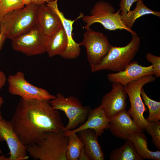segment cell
<instances>
[{
  "label": "cell",
  "mask_w": 160,
  "mask_h": 160,
  "mask_svg": "<svg viewBox=\"0 0 160 160\" xmlns=\"http://www.w3.org/2000/svg\"><path fill=\"white\" fill-rule=\"evenodd\" d=\"M50 101L20 97L10 121L24 145L40 143L47 132H63L65 127L60 113L51 105Z\"/></svg>",
  "instance_id": "cell-1"
},
{
  "label": "cell",
  "mask_w": 160,
  "mask_h": 160,
  "mask_svg": "<svg viewBox=\"0 0 160 160\" xmlns=\"http://www.w3.org/2000/svg\"><path fill=\"white\" fill-rule=\"evenodd\" d=\"M39 5L31 3L6 14L0 19V32L6 39L11 40L28 31L38 23L36 13Z\"/></svg>",
  "instance_id": "cell-2"
},
{
  "label": "cell",
  "mask_w": 160,
  "mask_h": 160,
  "mask_svg": "<svg viewBox=\"0 0 160 160\" xmlns=\"http://www.w3.org/2000/svg\"><path fill=\"white\" fill-rule=\"evenodd\" d=\"M68 141V137L65 136L63 132H47L41 142L27 146V152L35 160H67Z\"/></svg>",
  "instance_id": "cell-3"
},
{
  "label": "cell",
  "mask_w": 160,
  "mask_h": 160,
  "mask_svg": "<svg viewBox=\"0 0 160 160\" xmlns=\"http://www.w3.org/2000/svg\"><path fill=\"white\" fill-rule=\"evenodd\" d=\"M132 39L122 47L112 46L107 54L98 65L91 67L92 72L103 70L119 72L124 70L132 62L138 51L140 39L135 32Z\"/></svg>",
  "instance_id": "cell-4"
},
{
  "label": "cell",
  "mask_w": 160,
  "mask_h": 160,
  "mask_svg": "<svg viewBox=\"0 0 160 160\" xmlns=\"http://www.w3.org/2000/svg\"><path fill=\"white\" fill-rule=\"evenodd\" d=\"M120 8L116 12L110 3L103 1L97 2L91 10L90 15L84 16L82 20L86 23L84 28L87 30L93 24H101L106 29L110 31L124 30L131 34L135 31L127 28L122 21Z\"/></svg>",
  "instance_id": "cell-5"
},
{
  "label": "cell",
  "mask_w": 160,
  "mask_h": 160,
  "mask_svg": "<svg viewBox=\"0 0 160 160\" xmlns=\"http://www.w3.org/2000/svg\"><path fill=\"white\" fill-rule=\"evenodd\" d=\"M50 103L54 109L64 112L68 119L63 132L74 129L84 123L92 109L89 106H83L76 97H65L60 93H58L55 98L50 100Z\"/></svg>",
  "instance_id": "cell-6"
},
{
  "label": "cell",
  "mask_w": 160,
  "mask_h": 160,
  "mask_svg": "<svg viewBox=\"0 0 160 160\" xmlns=\"http://www.w3.org/2000/svg\"><path fill=\"white\" fill-rule=\"evenodd\" d=\"M156 78L153 75L145 76L124 86L131 105L127 112L142 131L145 130L148 123L143 115L146 108L141 96V90L144 85L154 81Z\"/></svg>",
  "instance_id": "cell-7"
},
{
  "label": "cell",
  "mask_w": 160,
  "mask_h": 160,
  "mask_svg": "<svg viewBox=\"0 0 160 160\" xmlns=\"http://www.w3.org/2000/svg\"><path fill=\"white\" fill-rule=\"evenodd\" d=\"M48 37L45 35L37 24L28 31L11 39L13 50L28 56L46 52Z\"/></svg>",
  "instance_id": "cell-8"
},
{
  "label": "cell",
  "mask_w": 160,
  "mask_h": 160,
  "mask_svg": "<svg viewBox=\"0 0 160 160\" xmlns=\"http://www.w3.org/2000/svg\"><path fill=\"white\" fill-rule=\"evenodd\" d=\"M84 34V39L80 43L86 49L87 57L91 68L99 64L107 54L112 46L107 36L102 33L90 28Z\"/></svg>",
  "instance_id": "cell-9"
},
{
  "label": "cell",
  "mask_w": 160,
  "mask_h": 160,
  "mask_svg": "<svg viewBox=\"0 0 160 160\" xmlns=\"http://www.w3.org/2000/svg\"><path fill=\"white\" fill-rule=\"evenodd\" d=\"M7 80L9 92L12 95H19L25 99L45 101H50L56 97L46 89L29 83L25 79L24 73L21 71L10 75Z\"/></svg>",
  "instance_id": "cell-10"
},
{
  "label": "cell",
  "mask_w": 160,
  "mask_h": 160,
  "mask_svg": "<svg viewBox=\"0 0 160 160\" xmlns=\"http://www.w3.org/2000/svg\"><path fill=\"white\" fill-rule=\"evenodd\" d=\"M5 141L9 150L8 158L0 156V160H24L29 158L27 156V146L24 145L14 131L10 121L2 118L0 119V142Z\"/></svg>",
  "instance_id": "cell-11"
},
{
  "label": "cell",
  "mask_w": 160,
  "mask_h": 160,
  "mask_svg": "<svg viewBox=\"0 0 160 160\" xmlns=\"http://www.w3.org/2000/svg\"><path fill=\"white\" fill-rule=\"evenodd\" d=\"M127 95L123 85L112 83V89L103 97L100 105L109 119L126 109Z\"/></svg>",
  "instance_id": "cell-12"
},
{
  "label": "cell",
  "mask_w": 160,
  "mask_h": 160,
  "mask_svg": "<svg viewBox=\"0 0 160 160\" xmlns=\"http://www.w3.org/2000/svg\"><path fill=\"white\" fill-rule=\"evenodd\" d=\"M57 0L51 1L46 5L51 8L57 15L61 22L68 38L67 47L64 53L61 55L62 57L68 59H76L79 56L80 53L79 43H76L73 39L72 36L73 25L75 21L80 18L83 17L84 15L80 13L75 20H71L66 18L63 13L59 9Z\"/></svg>",
  "instance_id": "cell-13"
},
{
  "label": "cell",
  "mask_w": 160,
  "mask_h": 160,
  "mask_svg": "<svg viewBox=\"0 0 160 160\" xmlns=\"http://www.w3.org/2000/svg\"><path fill=\"white\" fill-rule=\"evenodd\" d=\"M153 75L152 65L144 66L134 60L124 70L116 73L108 74L107 76L108 81L111 82L119 83L124 86L143 76Z\"/></svg>",
  "instance_id": "cell-14"
},
{
  "label": "cell",
  "mask_w": 160,
  "mask_h": 160,
  "mask_svg": "<svg viewBox=\"0 0 160 160\" xmlns=\"http://www.w3.org/2000/svg\"><path fill=\"white\" fill-rule=\"evenodd\" d=\"M109 120L106 116L100 105L91 109L87 120L79 127L72 130L63 132L65 137L84 130L91 129L94 130L97 136H100L104 130L109 129Z\"/></svg>",
  "instance_id": "cell-15"
},
{
  "label": "cell",
  "mask_w": 160,
  "mask_h": 160,
  "mask_svg": "<svg viewBox=\"0 0 160 160\" xmlns=\"http://www.w3.org/2000/svg\"><path fill=\"white\" fill-rule=\"evenodd\" d=\"M109 120V129L114 136L127 140L129 134L142 131L128 114L126 109L119 113Z\"/></svg>",
  "instance_id": "cell-16"
},
{
  "label": "cell",
  "mask_w": 160,
  "mask_h": 160,
  "mask_svg": "<svg viewBox=\"0 0 160 160\" xmlns=\"http://www.w3.org/2000/svg\"><path fill=\"white\" fill-rule=\"evenodd\" d=\"M36 17L38 24L44 34L48 37L62 25L57 15L46 4L39 5Z\"/></svg>",
  "instance_id": "cell-17"
},
{
  "label": "cell",
  "mask_w": 160,
  "mask_h": 160,
  "mask_svg": "<svg viewBox=\"0 0 160 160\" xmlns=\"http://www.w3.org/2000/svg\"><path fill=\"white\" fill-rule=\"evenodd\" d=\"M77 135L83 143L86 152L90 160H104L105 154L94 130L88 129L80 131Z\"/></svg>",
  "instance_id": "cell-18"
},
{
  "label": "cell",
  "mask_w": 160,
  "mask_h": 160,
  "mask_svg": "<svg viewBox=\"0 0 160 160\" xmlns=\"http://www.w3.org/2000/svg\"><path fill=\"white\" fill-rule=\"evenodd\" d=\"M127 139L132 143L137 155L143 159L160 160V151H152L148 146V140L143 132H138L129 134Z\"/></svg>",
  "instance_id": "cell-19"
},
{
  "label": "cell",
  "mask_w": 160,
  "mask_h": 160,
  "mask_svg": "<svg viewBox=\"0 0 160 160\" xmlns=\"http://www.w3.org/2000/svg\"><path fill=\"white\" fill-rule=\"evenodd\" d=\"M68 43L67 36L62 25L48 37L46 52L49 57L56 55L61 56L65 50Z\"/></svg>",
  "instance_id": "cell-20"
},
{
  "label": "cell",
  "mask_w": 160,
  "mask_h": 160,
  "mask_svg": "<svg viewBox=\"0 0 160 160\" xmlns=\"http://www.w3.org/2000/svg\"><path fill=\"white\" fill-rule=\"evenodd\" d=\"M134 10L130 11L126 14L121 16V18L125 26L129 29L132 28L136 20L138 18L148 14H152L160 17V12L153 10L146 6L143 0H137Z\"/></svg>",
  "instance_id": "cell-21"
},
{
  "label": "cell",
  "mask_w": 160,
  "mask_h": 160,
  "mask_svg": "<svg viewBox=\"0 0 160 160\" xmlns=\"http://www.w3.org/2000/svg\"><path fill=\"white\" fill-rule=\"evenodd\" d=\"M120 147L114 149L111 152L110 160H142L137 155L132 141L128 139Z\"/></svg>",
  "instance_id": "cell-22"
},
{
  "label": "cell",
  "mask_w": 160,
  "mask_h": 160,
  "mask_svg": "<svg viewBox=\"0 0 160 160\" xmlns=\"http://www.w3.org/2000/svg\"><path fill=\"white\" fill-rule=\"evenodd\" d=\"M68 141L66 156L67 160H78L81 149L84 147L83 143L76 133L68 136Z\"/></svg>",
  "instance_id": "cell-23"
},
{
  "label": "cell",
  "mask_w": 160,
  "mask_h": 160,
  "mask_svg": "<svg viewBox=\"0 0 160 160\" xmlns=\"http://www.w3.org/2000/svg\"><path fill=\"white\" fill-rule=\"evenodd\" d=\"M141 96L149 111L148 117L145 119L148 122L156 121L160 120V102L150 98L143 88L141 90Z\"/></svg>",
  "instance_id": "cell-24"
},
{
  "label": "cell",
  "mask_w": 160,
  "mask_h": 160,
  "mask_svg": "<svg viewBox=\"0 0 160 160\" xmlns=\"http://www.w3.org/2000/svg\"><path fill=\"white\" fill-rule=\"evenodd\" d=\"M22 0H0V19L8 13L24 8Z\"/></svg>",
  "instance_id": "cell-25"
},
{
  "label": "cell",
  "mask_w": 160,
  "mask_h": 160,
  "mask_svg": "<svg viewBox=\"0 0 160 160\" xmlns=\"http://www.w3.org/2000/svg\"><path fill=\"white\" fill-rule=\"evenodd\" d=\"M145 130L152 138L153 145L160 151V121L148 122Z\"/></svg>",
  "instance_id": "cell-26"
},
{
  "label": "cell",
  "mask_w": 160,
  "mask_h": 160,
  "mask_svg": "<svg viewBox=\"0 0 160 160\" xmlns=\"http://www.w3.org/2000/svg\"><path fill=\"white\" fill-rule=\"evenodd\" d=\"M147 60L152 64L153 75L156 78L160 77V57L151 54L150 52L146 55Z\"/></svg>",
  "instance_id": "cell-27"
},
{
  "label": "cell",
  "mask_w": 160,
  "mask_h": 160,
  "mask_svg": "<svg viewBox=\"0 0 160 160\" xmlns=\"http://www.w3.org/2000/svg\"><path fill=\"white\" fill-rule=\"evenodd\" d=\"M137 0H121L119 6L121 9V16L126 14L130 10L132 4Z\"/></svg>",
  "instance_id": "cell-28"
},
{
  "label": "cell",
  "mask_w": 160,
  "mask_h": 160,
  "mask_svg": "<svg viewBox=\"0 0 160 160\" xmlns=\"http://www.w3.org/2000/svg\"><path fill=\"white\" fill-rule=\"evenodd\" d=\"M90 160L87 155L84 147L81 149L79 157L78 160Z\"/></svg>",
  "instance_id": "cell-29"
},
{
  "label": "cell",
  "mask_w": 160,
  "mask_h": 160,
  "mask_svg": "<svg viewBox=\"0 0 160 160\" xmlns=\"http://www.w3.org/2000/svg\"><path fill=\"white\" fill-rule=\"evenodd\" d=\"M7 80L6 75L3 72L0 70V90L5 85Z\"/></svg>",
  "instance_id": "cell-30"
},
{
  "label": "cell",
  "mask_w": 160,
  "mask_h": 160,
  "mask_svg": "<svg viewBox=\"0 0 160 160\" xmlns=\"http://www.w3.org/2000/svg\"><path fill=\"white\" fill-rule=\"evenodd\" d=\"M55 0H31V3H33L38 5L45 4L46 3L54 1Z\"/></svg>",
  "instance_id": "cell-31"
},
{
  "label": "cell",
  "mask_w": 160,
  "mask_h": 160,
  "mask_svg": "<svg viewBox=\"0 0 160 160\" xmlns=\"http://www.w3.org/2000/svg\"><path fill=\"white\" fill-rule=\"evenodd\" d=\"M6 39L4 33L0 32V52L3 47Z\"/></svg>",
  "instance_id": "cell-32"
},
{
  "label": "cell",
  "mask_w": 160,
  "mask_h": 160,
  "mask_svg": "<svg viewBox=\"0 0 160 160\" xmlns=\"http://www.w3.org/2000/svg\"><path fill=\"white\" fill-rule=\"evenodd\" d=\"M4 103V100L3 98L1 96H0V119H1L2 117L1 116V111L0 110V108L1 106Z\"/></svg>",
  "instance_id": "cell-33"
},
{
  "label": "cell",
  "mask_w": 160,
  "mask_h": 160,
  "mask_svg": "<svg viewBox=\"0 0 160 160\" xmlns=\"http://www.w3.org/2000/svg\"><path fill=\"white\" fill-rule=\"evenodd\" d=\"M23 2L25 5H28L31 3V0H22Z\"/></svg>",
  "instance_id": "cell-34"
},
{
  "label": "cell",
  "mask_w": 160,
  "mask_h": 160,
  "mask_svg": "<svg viewBox=\"0 0 160 160\" xmlns=\"http://www.w3.org/2000/svg\"><path fill=\"white\" fill-rule=\"evenodd\" d=\"M2 152L1 150V149H0V155L1 154Z\"/></svg>",
  "instance_id": "cell-35"
}]
</instances>
